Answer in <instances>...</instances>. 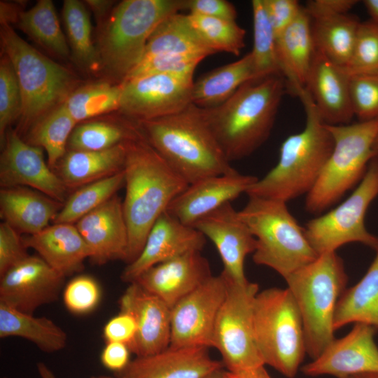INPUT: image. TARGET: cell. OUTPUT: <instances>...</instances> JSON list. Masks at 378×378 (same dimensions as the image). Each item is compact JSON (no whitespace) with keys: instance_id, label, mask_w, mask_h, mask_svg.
I'll use <instances>...</instances> for the list:
<instances>
[{"instance_id":"b9f144b4","label":"cell","mask_w":378,"mask_h":378,"mask_svg":"<svg viewBox=\"0 0 378 378\" xmlns=\"http://www.w3.org/2000/svg\"><path fill=\"white\" fill-rule=\"evenodd\" d=\"M188 16L197 34L215 53L239 55L245 46L246 31L236 21L192 13Z\"/></svg>"},{"instance_id":"5bb4252c","label":"cell","mask_w":378,"mask_h":378,"mask_svg":"<svg viewBox=\"0 0 378 378\" xmlns=\"http://www.w3.org/2000/svg\"><path fill=\"white\" fill-rule=\"evenodd\" d=\"M222 272L212 275L171 309V346L213 348L215 322L226 293Z\"/></svg>"},{"instance_id":"9c48e42d","label":"cell","mask_w":378,"mask_h":378,"mask_svg":"<svg viewBox=\"0 0 378 378\" xmlns=\"http://www.w3.org/2000/svg\"><path fill=\"white\" fill-rule=\"evenodd\" d=\"M1 39L18 77L22 102L21 124L27 127L64 102L75 90L76 78L20 37L8 23L1 22Z\"/></svg>"},{"instance_id":"c3c4849f","label":"cell","mask_w":378,"mask_h":378,"mask_svg":"<svg viewBox=\"0 0 378 378\" xmlns=\"http://www.w3.org/2000/svg\"><path fill=\"white\" fill-rule=\"evenodd\" d=\"M20 234L8 223L0 224V276L29 255Z\"/></svg>"},{"instance_id":"4fadbf2b","label":"cell","mask_w":378,"mask_h":378,"mask_svg":"<svg viewBox=\"0 0 378 378\" xmlns=\"http://www.w3.org/2000/svg\"><path fill=\"white\" fill-rule=\"evenodd\" d=\"M193 78L151 74L121 83L119 110L138 122L183 111L192 103Z\"/></svg>"},{"instance_id":"7dc6e473","label":"cell","mask_w":378,"mask_h":378,"mask_svg":"<svg viewBox=\"0 0 378 378\" xmlns=\"http://www.w3.org/2000/svg\"><path fill=\"white\" fill-rule=\"evenodd\" d=\"M349 89L353 111L359 121L378 120V73L350 76Z\"/></svg>"},{"instance_id":"91938a15","label":"cell","mask_w":378,"mask_h":378,"mask_svg":"<svg viewBox=\"0 0 378 378\" xmlns=\"http://www.w3.org/2000/svg\"><path fill=\"white\" fill-rule=\"evenodd\" d=\"M344 378H378V373H364L349 376Z\"/></svg>"},{"instance_id":"3957f363","label":"cell","mask_w":378,"mask_h":378,"mask_svg":"<svg viewBox=\"0 0 378 378\" xmlns=\"http://www.w3.org/2000/svg\"><path fill=\"white\" fill-rule=\"evenodd\" d=\"M147 142L188 184L236 172L211 131L202 108L138 122Z\"/></svg>"},{"instance_id":"d6a6232c","label":"cell","mask_w":378,"mask_h":378,"mask_svg":"<svg viewBox=\"0 0 378 378\" xmlns=\"http://www.w3.org/2000/svg\"><path fill=\"white\" fill-rule=\"evenodd\" d=\"M211 50L192 26L188 14L174 13L164 19L150 36L143 59L163 54L207 57Z\"/></svg>"},{"instance_id":"44dd1931","label":"cell","mask_w":378,"mask_h":378,"mask_svg":"<svg viewBox=\"0 0 378 378\" xmlns=\"http://www.w3.org/2000/svg\"><path fill=\"white\" fill-rule=\"evenodd\" d=\"M92 252L90 260L101 265L109 261L127 262L129 232L122 201L116 195L75 224Z\"/></svg>"},{"instance_id":"603a6c76","label":"cell","mask_w":378,"mask_h":378,"mask_svg":"<svg viewBox=\"0 0 378 378\" xmlns=\"http://www.w3.org/2000/svg\"><path fill=\"white\" fill-rule=\"evenodd\" d=\"M223 368L221 361L211 357L207 347L169 346L151 355L136 356L118 376L121 378H206Z\"/></svg>"},{"instance_id":"4dcf8cb0","label":"cell","mask_w":378,"mask_h":378,"mask_svg":"<svg viewBox=\"0 0 378 378\" xmlns=\"http://www.w3.org/2000/svg\"><path fill=\"white\" fill-rule=\"evenodd\" d=\"M18 337L35 344L46 353L64 349L67 334L52 320L46 316H34L0 302V337Z\"/></svg>"},{"instance_id":"4316f807","label":"cell","mask_w":378,"mask_h":378,"mask_svg":"<svg viewBox=\"0 0 378 378\" xmlns=\"http://www.w3.org/2000/svg\"><path fill=\"white\" fill-rule=\"evenodd\" d=\"M276 48L287 90L298 96L305 88L316 51L312 34V19L304 8L276 37Z\"/></svg>"},{"instance_id":"8d00e7d4","label":"cell","mask_w":378,"mask_h":378,"mask_svg":"<svg viewBox=\"0 0 378 378\" xmlns=\"http://www.w3.org/2000/svg\"><path fill=\"white\" fill-rule=\"evenodd\" d=\"M143 136L138 125L88 122L75 127L67 147L69 150L98 151Z\"/></svg>"},{"instance_id":"74e56055","label":"cell","mask_w":378,"mask_h":378,"mask_svg":"<svg viewBox=\"0 0 378 378\" xmlns=\"http://www.w3.org/2000/svg\"><path fill=\"white\" fill-rule=\"evenodd\" d=\"M123 186L125 174L122 170L78 188L64 202L53 223L76 224L83 216L113 197Z\"/></svg>"},{"instance_id":"cb8c5ba5","label":"cell","mask_w":378,"mask_h":378,"mask_svg":"<svg viewBox=\"0 0 378 378\" xmlns=\"http://www.w3.org/2000/svg\"><path fill=\"white\" fill-rule=\"evenodd\" d=\"M211 276L201 251H191L150 267L134 282L172 309Z\"/></svg>"},{"instance_id":"db71d44e","label":"cell","mask_w":378,"mask_h":378,"mask_svg":"<svg viewBox=\"0 0 378 378\" xmlns=\"http://www.w3.org/2000/svg\"><path fill=\"white\" fill-rule=\"evenodd\" d=\"M356 0H311L304 8L311 19L348 13Z\"/></svg>"},{"instance_id":"83f0119b","label":"cell","mask_w":378,"mask_h":378,"mask_svg":"<svg viewBox=\"0 0 378 378\" xmlns=\"http://www.w3.org/2000/svg\"><path fill=\"white\" fill-rule=\"evenodd\" d=\"M63 203L27 187L1 188L0 215L20 234L31 235L48 226Z\"/></svg>"},{"instance_id":"ab89813d","label":"cell","mask_w":378,"mask_h":378,"mask_svg":"<svg viewBox=\"0 0 378 378\" xmlns=\"http://www.w3.org/2000/svg\"><path fill=\"white\" fill-rule=\"evenodd\" d=\"M122 85L92 83L75 89L63 103L77 122L118 109Z\"/></svg>"},{"instance_id":"2e32d148","label":"cell","mask_w":378,"mask_h":378,"mask_svg":"<svg viewBox=\"0 0 378 378\" xmlns=\"http://www.w3.org/2000/svg\"><path fill=\"white\" fill-rule=\"evenodd\" d=\"M377 329L356 323L344 337L334 339L315 359L301 368L306 376L331 375L337 378L378 373V346L374 340Z\"/></svg>"},{"instance_id":"9f6ffc18","label":"cell","mask_w":378,"mask_h":378,"mask_svg":"<svg viewBox=\"0 0 378 378\" xmlns=\"http://www.w3.org/2000/svg\"><path fill=\"white\" fill-rule=\"evenodd\" d=\"M36 369L40 378H57L54 372L50 368L43 362H38L36 363ZM91 378H121L120 376L111 377L106 375H100L92 377Z\"/></svg>"},{"instance_id":"f907efd6","label":"cell","mask_w":378,"mask_h":378,"mask_svg":"<svg viewBox=\"0 0 378 378\" xmlns=\"http://www.w3.org/2000/svg\"><path fill=\"white\" fill-rule=\"evenodd\" d=\"M276 37L299 15L302 8L297 0H262Z\"/></svg>"},{"instance_id":"94428289","label":"cell","mask_w":378,"mask_h":378,"mask_svg":"<svg viewBox=\"0 0 378 378\" xmlns=\"http://www.w3.org/2000/svg\"><path fill=\"white\" fill-rule=\"evenodd\" d=\"M223 370H220L218 372H214L209 376L206 377V378H222V372Z\"/></svg>"},{"instance_id":"52a82bcc","label":"cell","mask_w":378,"mask_h":378,"mask_svg":"<svg viewBox=\"0 0 378 378\" xmlns=\"http://www.w3.org/2000/svg\"><path fill=\"white\" fill-rule=\"evenodd\" d=\"M253 324L255 343L265 365L288 378L295 377L307 354L306 343L302 319L288 288L257 293Z\"/></svg>"},{"instance_id":"f5cc1de1","label":"cell","mask_w":378,"mask_h":378,"mask_svg":"<svg viewBox=\"0 0 378 378\" xmlns=\"http://www.w3.org/2000/svg\"><path fill=\"white\" fill-rule=\"evenodd\" d=\"M130 354V349L125 344L106 342L100 355V360L106 369L119 374L129 365L131 361Z\"/></svg>"},{"instance_id":"7a4b0ae2","label":"cell","mask_w":378,"mask_h":378,"mask_svg":"<svg viewBox=\"0 0 378 378\" xmlns=\"http://www.w3.org/2000/svg\"><path fill=\"white\" fill-rule=\"evenodd\" d=\"M286 90L282 76H270L246 82L217 106L202 108L230 162L251 155L267 141Z\"/></svg>"},{"instance_id":"ffe728a7","label":"cell","mask_w":378,"mask_h":378,"mask_svg":"<svg viewBox=\"0 0 378 378\" xmlns=\"http://www.w3.org/2000/svg\"><path fill=\"white\" fill-rule=\"evenodd\" d=\"M258 180L256 176L237 171L200 179L189 184L173 200L167 211L181 223L192 226L202 217L246 193Z\"/></svg>"},{"instance_id":"f1b7e54d","label":"cell","mask_w":378,"mask_h":378,"mask_svg":"<svg viewBox=\"0 0 378 378\" xmlns=\"http://www.w3.org/2000/svg\"><path fill=\"white\" fill-rule=\"evenodd\" d=\"M127 143L98 151L69 150L57 167L68 189L114 175L124 169Z\"/></svg>"},{"instance_id":"6da1fadb","label":"cell","mask_w":378,"mask_h":378,"mask_svg":"<svg viewBox=\"0 0 378 378\" xmlns=\"http://www.w3.org/2000/svg\"><path fill=\"white\" fill-rule=\"evenodd\" d=\"M123 171L122 206L129 232V264L141 253L155 221L189 184L144 136L127 143Z\"/></svg>"},{"instance_id":"ee69618b","label":"cell","mask_w":378,"mask_h":378,"mask_svg":"<svg viewBox=\"0 0 378 378\" xmlns=\"http://www.w3.org/2000/svg\"><path fill=\"white\" fill-rule=\"evenodd\" d=\"M22 94L15 69L4 55L0 62V139L3 145L8 127L22 111Z\"/></svg>"},{"instance_id":"f35d334b","label":"cell","mask_w":378,"mask_h":378,"mask_svg":"<svg viewBox=\"0 0 378 378\" xmlns=\"http://www.w3.org/2000/svg\"><path fill=\"white\" fill-rule=\"evenodd\" d=\"M62 18L75 59L87 69H97L101 60L99 50L92 40L90 19L83 3L78 0H65Z\"/></svg>"},{"instance_id":"e575fe53","label":"cell","mask_w":378,"mask_h":378,"mask_svg":"<svg viewBox=\"0 0 378 378\" xmlns=\"http://www.w3.org/2000/svg\"><path fill=\"white\" fill-rule=\"evenodd\" d=\"M76 122L64 104L53 108L30 127L27 143L44 149L53 169L66 154V148Z\"/></svg>"},{"instance_id":"836d02e7","label":"cell","mask_w":378,"mask_h":378,"mask_svg":"<svg viewBox=\"0 0 378 378\" xmlns=\"http://www.w3.org/2000/svg\"><path fill=\"white\" fill-rule=\"evenodd\" d=\"M360 22L356 16L348 13L312 19L315 50L345 69L351 57Z\"/></svg>"},{"instance_id":"bcb514c9","label":"cell","mask_w":378,"mask_h":378,"mask_svg":"<svg viewBox=\"0 0 378 378\" xmlns=\"http://www.w3.org/2000/svg\"><path fill=\"white\" fill-rule=\"evenodd\" d=\"M62 299L69 312L76 315H85L98 307L102 299V288L92 276L78 275L66 284Z\"/></svg>"},{"instance_id":"7402d4cb","label":"cell","mask_w":378,"mask_h":378,"mask_svg":"<svg viewBox=\"0 0 378 378\" xmlns=\"http://www.w3.org/2000/svg\"><path fill=\"white\" fill-rule=\"evenodd\" d=\"M120 309L134 316L137 332L130 346L136 356L160 352L170 345L171 309L137 283H130L119 300Z\"/></svg>"},{"instance_id":"484cf974","label":"cell","mask_w":378,"mask_h":378,"mask_svg":"<svg viewBox=\"0 0 378 378\" xmlns=\"http://www.w3.org/2000/svg\"><path fill=\"white\" fill-rule=\"evenodd\" d=\"M25 246L35 250L46 262L64 277L81 272L92 252L75 225L54 223L23 237Z\"/></svg>"},{"instance_id":"8fae6325","label":"cell","mask_w":378,"mask_h":378,"mask_svg":"<svg viewBox=\"0 0 378 378\" xmlns=\"http://www.w3.org/2000/svg\"><path fill=\"white\" fill-rule=\"evenodd\" d=\"M222 274L226 293L214 325L213 348L219 351L227 371L251 372L265 365L253 335V303L258 285L248 281L238 283Z\"/></svg>"},{"instance_id":"d4e9b609","label":"cell","mask_w":378,"mask_h":378,"mask_svg":"<svg viewBox=\"0 0 378 378\" xmlns=\"http://www.w3.org/2000/svg\"><path fill=\"white\" fill-rule=\"evenodd\" d=\"M349 79L343 68L315 51L305 88L325 124H349L354 116Z\"/></svg>"},{"instance_id":"680465c9","label":"cell","mask_w":378,"mask_h":378,"mask_svg":"<svg viewBox=\"0 0 378 378\" xmlns=\"http://www.w3.org/2000/svg\"><path fill=\"white\" fill-rule=\"evenodd\" d=\"M370 19L378 22V0H365L363 1Z\"/></svg>"},{"instance_id":"d6986e66","label":"cell","mask_w":378,"mask_h":378,"mask_svg":"<svg viewBox=\"0 0 378 378\" xmlns=\"http://www.w3.org/2000/svg\"><path fill=\"white\" fill-rule=\"evenodd\" d=\"M205 244L202 232L165 211L150 229L139 255L123 270L121 280L134 282L150 267L188 252L202 251Z\"/></svg>"},{"instance_id":"e0dca14e","label":"cell","mask_w":378,"mask_h":378,"mask_svg":"<svg viewBox=\"0 0 378 378\" xmlns=\"http://www.w3.org/2000/svg\"><path fill=\"white\" fill-rule=\"evenodd\" d=\"M64 279L40 256L29 255L1 276L0 302L33 314L58 299Z\"/></svg>"},{"instance_id":"30bf717a","label":"cell","mask_w":378,"mask_h":378,"mask_svg":"<svg viewBox=\"0 0 378 378\" xmlns=\"http://www.w3.org/2000/svg\"><path fill=\"white\" fill-rule=\"evenodd\" d=\"M326 127L334 140L333 149L304 204L306 211L314 215L329 209L359 183L377 155L372 148L378 120Z\"/></svg>"},{"instance_id":"1f68e13d","label":"cell","mask_w":378,"mask_h":378,"mask_svg":"<svg viewBox=\"0 0 378 378\" xmlns=\"http://www.w3.org/2000/svg\"><path fill=\"white\" fill-rule=\"evenodd\" d=\"M368 270L340 298L334 316L335 330L351 323H363L378 330V249Z\"/></svg>"},{"instance_id":"ba28073f","label":"cell","mask_w":378,"mask_h":378,"mask_svg":"<svg viewBox=\"0 0 378 378\" xmlns=\"http://www.w3.org/2000/svg\"><path fill=\"white\" fill-rule=\"evenodd\" d=\"M184 0H125L117 5L101 37V64L125 80L142 60L148 40L169 15L185 9Z\"/></svg>"},{"instance_id":"11a10c76","label":"cell","mask_w":378,"mask_h":378,"mask_svg":"<svg viewBox=\"0 0 378 378\" xmlns=\"http://www.w3.org/2000/svg\"><path fill=\"white\" fill-rule=\"evenodd\" d=\"M222 378H271L265 367L251 372L245 373H237L230 371H223Z\"/></svg>"},{"instance_id":"681fc988","label":"cell","mask_w":378,"mask_h":378,"mask_svg":"<svg viewBox=\"0 0 378 378\" xmlns=\"http://www.w3.org/2000/svg\"><path fill=\"white\" fill-rule=\"evenodd\" d=\"M136 332L137 325L133 314L127 310L120 309L118 314L104 325L102 335L106 342H120L130 348Z\"/></svg>"},{"instance_id":"8992f818","label":"cell","mask_w":378,"mask_h":378,"mask_svg":"<svg viewBox=\"0 0 378 378\" xmlns=\"http://www.w3.org/2000/svg\"><path fill=\"white\" fill-rule=\"evenodd\" d=\"M248 197L238 213L256 239L255 264L274 270L285 279L318 256L286 202Z\"/></svg>"},{"instance_id":"ac0fdd59","label":"cell","mask_w":378,"mask_h":378,"mask_svg":"<svg viewBox=\"0 0 378 378\" xmlns=\"http://www.w3.org/2000/svg\"><path fill=\"white\" fill-rule=\"evenodd\" d=\"M215 245L223 264L222 272L230 279L245 283L246 256L253 253L256 239L231 202L225 203L197 220L192 226Z\"/></svg>"},{"instance_id":"60d3db41","label":"cell","mask_w":378,"mask_h":378,"mask_svg":"<svg viewBox=\"0 0 378 378\" xmlns=\"http://www.w3.org/2000/svg\"><path fill=\"white\" fill-rule=\"evenodd\" d=\"M253 22V55L255 79L282 76L278 62L276 36L267 17L262 0L251 1Z\"/></svg>"},{"instance_id":"f546056e","label":"cell","mask_w":378,"mask_h":378,"mask_svg":"<svg viewBox=\"0 0 378 378\" xmlns=\"http://www.w3.org/2000/svg\"><path fill=\"white\" fill-rule=\"evenodd\" d=\"M251 80H255V69L250 52L235 62L206 73L194 82L192 103L202 108L217 106Z\"/></svg>"},{"instance_id":"6125c7cd","label":"cell","mask_w":378,"mask_h":378,"mask_svg":"<svg viewBox=\"0 0 378 378\" xmlns=\"http://www.w3.org/2000/svg\"><path fill=\"white\" fill-rule=\"evenodd\" d=\"M372 149H373V151H374V154L378 155V135L375 139V141H374V144H373Z\"/></svg>"},{"instance_id":"277c9868","label":"cell","mask_w":378,"mask_h":378,"mask_svg":"<svg viewBox=\"0 0 378 378\" xmlns=\"http://www.w3.org/2000/svg\"><path fill=\"white\" fill-rule=\"evenodd\" d=\"M306 114L304 128L281 144L276 166L246 191L257 197L287 202L307 195L330 155L334 140L304 88L298 95Z\"/></svg>"},{"instance_id":"6f0895ef","label":"cell","mask_w":378,"mask_h":378,"mask_svg":"<svg viewBox=\"0 0 378 378\" xmlns=\"http://www.w3.org/2000/svg\"><path fill=\"white\" fill-rule=\"evenodd\" d=\"M87 4L90 6L97 17L103 15L111 7L112 1H87Z\"/></svg>"},{"instance_id":"5b68a950","label":"cell","mask_w":378,"mask_h":378,"mask_svg":"<svg viewBox=\"0 0 378 378\" xmlns=\"http://www.w3.org/2000/svg\"><path fill=\"white\" fill-rule=\"evenodd\" d=\"M347 280L336 251L318 255L285 279L302 319L306 352L312 359L335 339V309Z\"/></svg>"},{"instance_id":"7c38bea8","label":"cell","mask_w":378,"mask_h":378,"mask_svg":"<svg viewBox=\"0 0 378 378\" xmlns=\"http://www.w3.org/2000/svg\"><path fill=\"white\" fill-rule=\"evenodd\" d=\"M378 196V155L369 162L366 173L352 194L335 209L306 223V237L318 255L335 252L340 246L362 244L375 251L378 237L365 225L368 209Z\"/></svg>"},{"instance_id":"816d5d0a","label":"cell","mask_w":378,"mask_h":378,"mask_svg":"<svg viewBox=\"0 0 378 378\" xmlns=\"http://www.w3.org/2000/svg\"><path fill=\"white\" fill-rule=\"evenodd\" d=\"M185 9L192 14L236 21L235 7L225 0H186Z\"/></svg>"},{"instance_id":"f6af8a7d","label":"cell","mask_w":378,"mask_h":378,"mask_svg":"<svg viewBox=\"0 0 378 378\" xmlns=\"http://www.w3.org/2000/svg\"><path fill=\"white\" fill-rule=\"evenodd\" d=\"M206 57L204 55H197L172 54L153 56L141 60L123 81L161 74L192 78L197 66Z\"/></svg>"},{"instance_id":"7bdbcfd3","label":"cell","mask_w":378,"mask_h":378,"mask_svg":"<svg viewBox=\"0 0 378 378\" xmlns=\"http://www.w3.org/2000/svg\"><path fill=\"white\" fill-rule=\"evenodd\" d=\"M349 76L378 73V22H360L350 61L344 69Z\"/></svg>"},{"instance_id":"9a60e30c","label":"cell","mask_w":378,"mask_h":378,"mask_svg":"<svg viewBox=\"0 0 378 378\" xmlns=\"http://www.w3.org/2000/svg\"><path fill=\"white\" fill-rule=\"evenodd\" d=\"M1 188H31L64 203L68 188L44 159L43 148L20 137L15 130L7 132L0 160Z\"/></svg>"},{"instance_id":"d590c367","label":"cell","mask_w":378,"mask_h":378,"mask_svg":"<svg viewBox=\"0 0 378 378\" xmlns=\"http://www.w3.org/2000/svg\"><path fill=\"white\" fill-rule=\"evenodd\" d=\"M17 21L24 33L47 50L60 57L69 56V45L52 1H38L30 9L20 12Z\"/></svg>"}]
</instances>
